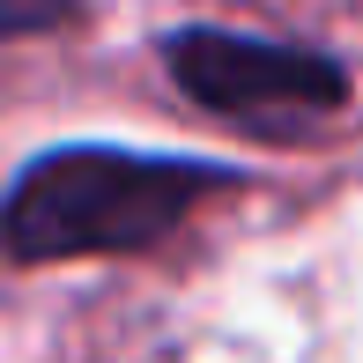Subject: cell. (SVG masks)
<instances>
[{
    "label": "cell",
    "mask_w": 363,
    "mask_h": 363,
    "mask_svg": "<svg viewBox=\"0 0 363 363\" xmlns=\"http://www.w3.org/2000/svg\"><path fill=\"white\" fill-rule=\"evenodd\" d=\"M216 186H238V171L201 156H134V148H45L23 163L0 201V245L15 259H111L163 245Z\"/></svg>",
    "instance_id": "cell-1"
},
{
    "label": "cell",
    "mask_w": 363,
    "mask_h": 363,
    "mask_svg": "<svg viewBox=\"0 0 363 363\" xmlns=\"http://www.w3.org/2000/svg\"><path fill=\"white\" fill-rule=\"evenodd\" d=\"M163 67L201 111L245 126V134H304L349 104V67L311 45L238 38V30H171Z\"/></svg>",
    "instance_id": "cell-2"
},
{
    "label": "cell",
    "mask_w": 363,
    "mask_h": 363,
    "mask_svg": "<svg viewBox=\"0 0 363 363\" xmlns=\"http://www.w3.org/2000/svg\"><path fill=\"white\" fill-rule=\"evenodd\" d=\"M74 15H82V0H0V45H15V38H45V30L74 23Z\"/></svg>",
    "instance_id": "cell-3"
}]
</instances>
